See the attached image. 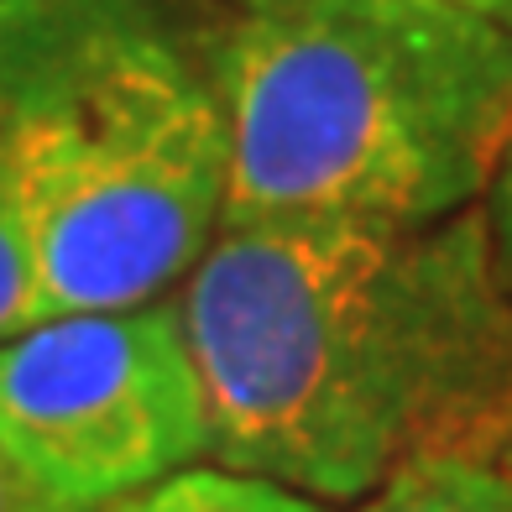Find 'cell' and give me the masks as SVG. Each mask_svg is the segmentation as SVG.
<instances>
[{"label":"cell","mask_w":512,"mask_h":512,"mask_svg":"<svg viewBox=\"0 0 512 512\" xmlns=\"http://www.w3.org/2000/svg\"><path fill=\"white\" fill-rule=\"evenodd\" d=\"M209 455L304 497L512 434V293L481 209L434 225H225L178 293Z\"/></svg>","instance_id":"6da1fadb"},{"label":"cell","mask_w":512,"mask_h":512,"mask_svg":"<svg viewBox=\"0 0 512 512\" xmlns=\"http://www.w3.org/2000/svg\"><path fill=\"white\" fill-rule=\"evenodd\" d=\"M0 157L42 319L162 298L225 230L209 32L173 0H0Z\"/></svg>","instance_id":"7a4b0ae2"},{"label":"cell","mask_w":512,"mask_h":512,"mask_svg":"<svg viewBox=\"0 0 512 512\" xmlns=\"http://www.w3.org/2000/svg\"><path fill=\"white\" fill-rule=\"evenodd\" d=\"M209 63L225 225L450 220L512 126V32L450 0H236Z\"/></svg>","instance_id":"3957f363"},{"label":"cell","mask_w":512,"mask_h":512,"mask_svg":"<svg viewBox=\"0 0 512 512\" xmlns=\"http://www.w3.org/2000/svg\"><path fill=\"white\" fill-rule=\"evenodd\" d=\"M0 455L74 512L209 455L204 377L178 298L58 314L0 340Z\"/></svg>","instance_id":"277c9868"},{"label":"cell","mask_w":512,"mask_h":512,"mask_svg":"<svg viewBox=\"0 0 512 512\" xmlns=\"http://www.w3.org/2000/svg\"><path fill=\"white\" fill-rule=\"evenodd\" d=\"M361 512H512V434L455 439L403 460Z\"/></svg>","instance_id":"5b68a950"},{"label":"cell","mask_w":512,"mask_h":512,"mask_svg":"<svg viewBox=\"0 0 512 512\" xmlns=\"http://www.w3.org/2000/svg\"><path fill=\"white\" fill-rule=\"evenodd\" d=\"M100 512H324L314 497L230 465H183Z\"/></svg>","instance_id":"8992f818"},{"label":"cell","mask_w":512,"mask_h":512,"mask_svg":"<svg viewBox=\"0 0 512 512\" xmlns=\"http://www.w3.org/2000/svg\"><path fill=\"white\" fill-rule=\"evenodd\" d=\"M37 272H32V246L21 225V204L11 189V168L0 157V340L37 324Z\"/></svg>","instance_id":"52a82bcc"},{"label":"cell","mask_w":512,"mask_h":512,"mask_svg":"<svg viewBox=\"0 0 512 512\" xmlns=\"http://www.w3.org/2000/svg\"><path fill=\"white\" fill-rule=\"evenodd\" d=\"M481 220H486V241H492V267L502 277V288L512 293V126H507V142L497 152L492 183L481 194Z\"/></svg>","instance_id":"ba28073f"},{"label":"cell","mask_w":512,"mask_h":512,"mask_svg":"<svg viewBox=\"0 0 512 512\" xmlns=\"http://www.w3.org/2000/svg\"><path fill=\"white\" fill-rule=\"evenodd\" d=\"M0 512H74V507H63L53 497H42L37 486L16 471V465L0 455Z\"/></svg>","instance_id":"9c48e42d"},{"label":"cell","mask_w":512,"mask_h":512,"mask_svg":"<svg viewBox=\"0 0 512 512\" xmlns=\"http://www.w3.org/2000/svg\"><path fill=\"white\" fill-rule=\"evenodd\" d=\"M450 6L476 11V16H486V21H497V27L512 32V0H450Z\"/></svg>","instance_id":"30bf717a"}]
</instances>
